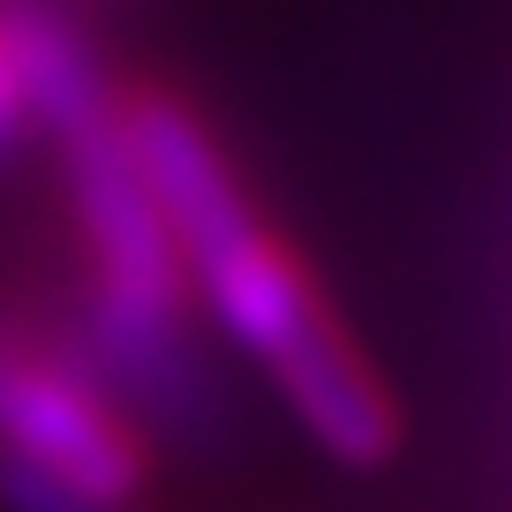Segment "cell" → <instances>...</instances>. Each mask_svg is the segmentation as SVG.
Listing matches in <instances>:
<instances>
[{
	"label": "cell",
	"mask_w": 512,
	"mask_h": 512,
	"mask_svg": "<svg viewBox=\"0 0 512 512\" xmlns=\"http://www.w3.org/2000/svg\"><path fill=\"white\" fill-rule=\"evenodd\" d=\"M121 121H128V144H136V166H144L151 196H159L166 226L181 241L196 309L264 362L279 400L302 415V430L332 460L347 467L392 460L400 452V407H392L384 377L354 347L339 309L324 302L309 264L287 249V234L256 211L249 181L211 136V121L181 91L136 83V76H121Z\"/></svg>",
	"instance_id": "6da1fadb"
},
{
	"label": "cell",
	"mask_w": 512,
	"mask_h": 512,
	"mask_svg": "<svg viewBox=\"0 0 512 512\" xmlns=\"http://www.w3.org/2000/svg\"><path fill=\"white\" fill-rule=\"evenodd\" d=\"M0 460L98 505H136L151 482V430L106 392L61 324L0 309Z\"/></svg>",
	"instance_id": "7a4b0ae2"
},
{
	"label": "cell",
	"mask_w": 512,
	"mask_h": 512,
	"mask_svg": "<svg viewBox=\"0 0 512 512\" xmlns=\"http://www.w3.org/2000/svg\"><path fill=\"white\" fill-rule=\"evenodd\" d=\"M31 8L0 0V166L38 144V68H31Z\"/></svg>",
	"instance_id": "3957f363"
},
{
	"label": "cell",
	"mask_w": 512,
	"mask_h": 512,
	"mask_svg": "<svg viewBox=\"0 0 512 512\" xmlns=\"http://www.w3.org/2000/svg\"><path fill=\"white\" fill-rule=\"evenodd\" d=\"M0 512H136V505H98V497L53 490V482H38V475L0 460Z\"/></svg>",
	"instance_id": "277c9868"
}]
</instances>
